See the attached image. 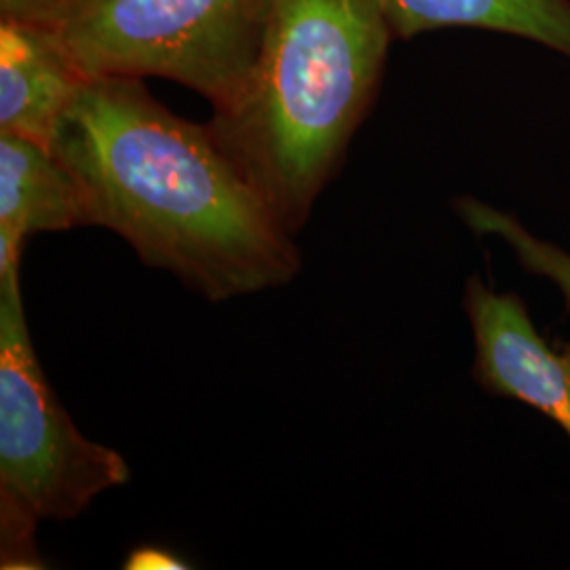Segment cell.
I'll list each match as a JSON object with an SVG mask.
<instances>
[{"label":"cell","instance_id":"obj_9","mask_svg":"<svg viewBox=\"0 0 570 570\" xmlns=\"http://www.w3.org/2000/svg\"><path fill=\"white\" fill-rule=\"evenodd\" d=\"M456 216L478 237H492L508 245L529 275L548 279L556 285L570 308V252L560 245L534 235L527 225L510 212L484 204L475 197H459L454 204Z\"/></svg>","mask_w":570,"mask_h":570},{"label":"cell","instance_id":"obj_11","mask_svg":"<svg viewBox=\"0 0 570 570\" xmlns=\"http://www.w3.org/2000/svg\"><path fill=\"white\" fill-rule=\"evenodd\" d=\"M56 0H0V20L47 23Z\"/></svg>","mask_w":570,"mask_h":570},{"label":"cell","instance_id":"obj_6","mask_svg":"<svg viewBox=\"0 0 570 570\" xmlns=\"http://www.w3.org/2000/svg\"><path fill=\"white\" fill-rule=\"evenodd\" d=\"M85 81L51 26L0 20V131L51 146Z\"/></svg>","mask_w":570,"mask_h":570},{"label":"cell","instance_id":"obj_8","mask_svg":"<svg viewBox=\"0 0 570 570\" xmlns=\"http://www.w3.org/2000/svg\"><path fill=\"white\" fill-rule=\"evenodd\" d=\"M395 39L478 28L541 45L569 61L570 0H374Z\"/></svg>","mask_w":570,"mask_h":570},{"label":"cell","instance_id":"obj_3","mask_svg":"<svg viewBox=\"0 0 570 570\" xmlns=\"http://www.w3.org/2000/svg\"><path fill=\"white\" fill-rule=\"evenodd\" d=\"M131 471L117 450L91 442L49 385L26 322L20 266L0 271V562L42 569L37 529L72 520Z\"/></svg>","mask_w":570,"mask_h":570},{"label":"cell","instance_id":"obj_1","mask_svg":"<svg viewBox=\"0 0 570 570\" xmlns=\"http://www.w3.org/2000/svg\"><path fill=\"white\" fill-rule=\"evenodd\" d=\"M79 184L87 226L212 303L289 284L301 252L207 125L157 102L142 79L82 82L49 146Z\"/></svg>","mask_w":570,"mask_h":570},{"label":"cell","instance_id":"obj_7","mask_svg":"<svg viewBox=\"0 0 570 570\" xmlns=\"http://www.w3.org/2000/svg\"><path fill=\"white\" fill-rule=\"evenodd\" d=\"M75 226L87 212L70 169L49 146L0 131V271L21 265L32 235Z\"/></svg>","mask_w":570,"mask_h":570},{"label":"cell","instance_id":"obj_5","mask_svg":"<svg viewBox=\"0 0 570 570\" xmlns=\"http://www.w3.org/2000/svg\"><path fill=\"white\" fill-rule=\"evenodd\" d=\"M463 308L475 343V383L534 407L570 440V341L550 346L515 292H497L478 275L465 284Z\"/></svg>","mask_w":570,"mask_h":570},{"label":"cell","instance_id":"obj_4","mask_svg":"<svg viewBox=\"0 0 570 570\" xmlns=\"http://www.w3.org/2000/svg\"><path fill=\"white\" fill-rule=\"evenodd\" d=\"M266 0H56L51 26L87 79L164 77L214 108L242 89Z\"/></svg>","mask_w":570,"mask_h":570},{"label":"cell","instance_id":"obj_10","mask_svg":"<svg viewBox=\"0 0 570 570\" xmlns=\"http://www.w3.org/2000/svg\"><path fill=\"white\" fill-rule=\"evenodd\" d=\"M125 569L129 570H176L188 569V564L176 553L159 546H140L131 551L125 560Z\"/></svg>","mask_w":570,"mask_h":570},{"label":"cell","instance_id":"obj_2","mask_svg":"<svg viewBox=\"0 0 570 570\" xmlns=\"http://www.w3.org/2000/svg\"><path fill=\"white\" fill-rule=\"evenodd\" d=\"M393 39L374 0H266L254 66L207 127L292 237L364 121Z\"/></svg>","mask_w":570,"mask_h":570}]
</instances>
